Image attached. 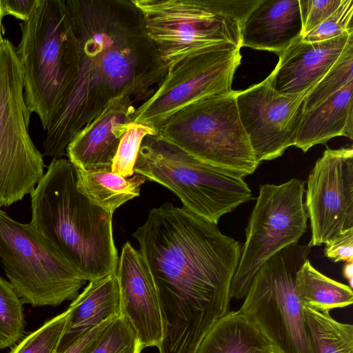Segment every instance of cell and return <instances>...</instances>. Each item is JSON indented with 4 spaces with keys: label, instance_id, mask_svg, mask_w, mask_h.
Segmentation results:
<instances>
[{
    "label": "cell",
    "instance_id": "cell-1",
    "mask_svg": "<svg viewBox=\"0 0 353 353\" xmlns=\"http://www.w3.org/2000/svg\"><path fill=\"white\" fill-rule=\"evenodd\" d=\"M132 235L158 295L163 330L159 353H196L229 312L239 241L171 203L152 209Z\"/></svg>",
    "mask_w": 353,
    "mask_h": 353
},
{
    "label": "cell",
    "instance_id": "cell-2",
    "mask_svg": "<svg viewBox=\"0 0 353 353\" xmlns=\"http://www.w3.org/2000/svg\"><path fill=\"white\" fill-rule=\"evenodd\" d=\"M79 43L72 82L48 127L44 154L66 156L73 138L117 99L138 107L168 68L149 38L132 0H66Z\"/></svg>",
    "mask_w": 353,
    "mask_h": 353
},
{
    "label": "cell",
    "instance_id": "cell-3",
    "mask_svg": "<svg viewBox=\"0 0 353 353\" xmlns=\"http://www.w3.org/2000/svg\"><path fill=\"white\" fill-rule=\"evenodd\" d=\"M30 197V223L86 281L117 272L112 214L78 190L68 159H52Z\"/></svg>",
    "mask_w": 353,
    "mask_h": 353
},
{
    "label": "cell",
    "instance_id": "cell-4",
    "mask_svg": "<svg viewBox=\"0 0 353 353\" xmlns=\"http://www.w3.org/2000/svg\"><path fill=\"white\" fill-rule=\"evenodd\" d=\"M20 27L21 39L15 51L24 99L47 130L72 82L79 54L66 1L38 0Z\"/></svg>",
    "mask_w": 353,
    "mask_h": 353
},
{
    "label": "cell",
    "instance_id": "cell-5",
    "mask_svg": "<svg viewBox=\"0 0 353 353\" xmlns=\"http://www.w3.org/2000/svg\"><path fill=\"white\" fill-rule=\"evenodd\" d=\"M134 171L167 188L184 208L216 225L223 215L252 199L244 177L203 162L157 134L143 139Z\"/></svg>",
    "mask_w": 353,
    "mask_h": 353
},
{
    "label": "cell",
    "instance_id": "cell-6",
    "mask_svg": "<svg viewBox=\"0 0 353 353\" xmlns=\"http://www.w3.org/2000/svg\"><path fill=\"white\" fill-rule=\"evenodd\" d=\"M237 90L206 97L170 115L157 135L196 159L243 177L259 163L241 123Z\"/></svg>",
    "mask_w": 353,
    "mask_h": 353
},
{
    "label": "cell",
    "instance_id": "cell-7",
    "mask_svg": "<svg viewBox=\"0 0 353 353\" xmlns=\"http://www.w3.org/2000/svg\"><path fill=\"white\" fill-rule=\"evenodd\" d=\"M310 248L294 243L269 259L253 277L239 310L276 353H315L296 290L297 272Z\"/></svg>",
    "mask_w": 353,
    "mask_h": 353
},
{
    "label": "cell",
    "instance_id": "cell-8",
    "mask_svg": "<svg viewBox=\"0 0 353 353\" xmlns=\"http://www.w3.org/2000/svg\"><path fill=\"white\" fill-rule=\"evenodd\" d=\"M146 32L169 68L185 58L225 42L241 48L235 0H132Z\"/></svg>",
    "mask_w": 353,
    "mask_h": 353
},
{
    "label": "cell",
    "instance_id": "cell-9",
    "mask_svg": "<svg viewBox=\"0 0 353 353\" xmlns=\"http://www.w3.org/2000/svg\"><path fill=\"white\" fill-rule=\"evenodd\" d=\"M0 259L23 303L58 305L74 300L86 281L33 225L0 208Z\"/></svg>",
    "mask_w": 353,
    "mask_h": 353
},
{
    "label": "cell",
    "instance_id": "cell-10",
    "mask_svg": "<svg viewBox=\"0 0 353 353\" xmlns=\"http://www.w3.org/2000/svg\"><path fill=\"white\" fill-rule=\"evenodd\" d=\"M31 110L12 43L0 41V208L30 194L44 174L43 155L29 134Z\"/></svg>",
    "mask_w": 353,
    "mask_h": 353
},
{
    "label": "cell",
    "instance_id": "cell-11",
    "mask_svg": "<svg viewBox=\"0 0 353 353\" xmlns=\"http://www.w3.org/2000/svg\"><path fill=\"white\" fill-rule=\"evenodd\" d=\"M304 192L305 181L298 179L280 185H260L232 280L230 299L244 298L261 267L283 248L298 243L306 232Z\"/></svg>",
    "mask_w": 353,
    "mask_h": 353
},
{
    "label": "cell",
    "instance_id": "cell-12",
    "mask_svg": "<svg viewBox=\"0 0 353 353\" xmlns=\"http://www.w3.org/2000/svg\"><path fill=\"white\" fill-rule=\"evenodd\" d=\"M241 48L230 42L212 46L168 68L152 97L139 105L133 122L154 128L183 107L206 97L232 90L241 63Z\"/></svg>",
    "mask_w": 353,
    "mask_h": 353
},
{
    "label": "cell",
    "instance_id": "cell-13",
    "mask_svg": "<svg viewBox=\"0 0 353 353\" xmlns=\"http://www.w3.org/2000/svg\"><path fill=\"white\" fill-rule=\"evenodd\" d=\"M304 203L310 221V248L353 229V149H327L311 170Z\"/></svg>",
    "mask_w": 353,
    "mask_h": 353
},
{
    "label": "cell",
    "instance_id": "cell-14",
    "mask_svg": "<svg viewBox=\"0 0 353 353\" xmlns=\"http://www.w3.org/2000/svg\"><path fill=\"white\" fill-rule=\"evenodd\" d=\"M313 85L301 92L284 94L275 90L267 77L237 90L239 117L259 163L278 158L294 145L304 100Z\"/></svg>",
    "mask_w": 353,
    "mask_h": 353
},
{
    "label": "cell",
    "instance_id": "cell-15",
    "mask_svg": "<svg viewBox=\"0 0 353 353\" xmlns=\"http://www.w3.org/2000/svg\"><path fill=\"white\" fill-rule=\"evenodd\" d=\"M116 273L122 315L134 331L142 349L158 348L163 330L157 292L142 254L129 241L122 247Z\"/></svg>",
    "mask_w": 353,
    "mask_h": 353
},
{
    "label": "cell",
    "instance_id": "cell-16",
    "mask_svg": "<svg viewBox=\"0 0 353 353\" xmlns=\"http://www.w3.org/2000/svg\"><path fill=\"white\" fill-rule=\"evenodd\" d=\"M137 108L129 98L111 103L68 144V160L84 171H111L121 139L133 121Z\"/></svg>",
    "mask_w": 353,
    "mask_h": 353
},
{
    "label": "cell",
    "instance_id": "cell-17",
    "mask_svg": "<svg viewBox=\"0 0 353 353\" xmlns=\"http://www.w3.org/2000/svg\"><path fill=\"white\" fill-rule=\"evenodd\" d=\"M353 31L325 41L306 42L299 38L279 55V61L268 77L279 92H301L320 79L343 51Z\"/></svg>",
    "mask_w": 353,
    "mask_h": 353
},
{
    "label": "cell",
    "instance_id": "cell-18",
    "mask_svg": "<svg viewBox=\"0 0 353 353\" xmlns=\"http://www.w3.org/2000/svg\"><path fill=\"white\" fill-rule=\"evenodd\" d=\"M302 37L299 0H259L241 28V46L280 55Z\"/></svg>",
    "mask_w": 353,
    "mask_h": 353
},
{
    "label": "cell",
    "instance_id": "cell-19",
    "mask_svg": "<svg viewBox=\"0 0 353 353\" xmlns=\"http://www.w3.org/2000/svg\"><path fill=\"white\" fill-rule=\"evenodd\" d=\"M57 352L68 348L94 327L122 315L117 273L91 281L72 302Z\"/></svg>",
    "mask_w": 353,
    "mask_h": 353
},
{
    "label": "cell",
    "instance_id": "cell-20",
    "mask_svg": "<svg viewBox=\"0 0 353 353\" xmlns=\"http://www.w3.org/2000/svg\"><path fill=\"white\" fill-rule=\"evenodd\" d=\"M353 81L304 112L294 146L304 152L339 136L353 139Z\"/></svg>",
    "mask_w": 353,
    "mask_h": 353
},
{
    "label": "cell",
    "instance_id": "cell-21",
    "mask_svg": "<svg viewBox=\"0 0 353 353\" xmlns=\"http://www.w3.org/2000/svg\"><path fill=\"white\" fill-rule=\"evenodd\" d=\"M272 345L240 312H228L205 336L196 353H272Z\"/></svg>",
    "mask_w": 353,
    "mask_h": 353
},
{
    "label": "cell",
    "instance_id": "cell-22",
    "mask_svg": "<svg viewBox=\"0 0 353 353\" xmlns=\"http://www.w3.org/2000/svg\"><path fill=\"white\" fill-rule=\"evenodd\" d=\"M76 170L78 190L112 214L123 203L139 196L141 186L147 180L137 173L128 178L112 171H84L77 168Z\"/></svg>",
    "mask_w": 353,
    "mask_h": 353
},
{
    "label": "cell",
    "instance_id": "cell-23",
    "mask_svg": "<svg viewBox=\"0 0 353 353\" xmlns=\"http://www.w3.org/2000/svg\"><path fill=\"white\" fill-rule=\"evenodd\" d=\"M296 290L301 305L315 310L330 311L350 305L353 302L352 289L319 272L309 259L296 274Z\"/></svg>",
    "mask_w": 353,
    "mask_h": 353
},
{
    "label": "cell",
    "instance_id": "cell-24",
    "mask_svg": "<svg viewBox=\"0 0 353 353\" xmlns=\"http://www.w3.org/2000/svg\"><path fill=\"white\" fill-rule=\"evenodd\" d=\"M315 353H353V325L334 319L330 311L303 307Z\"/></svg>",
    "mask_w": 353,
    "mask_h": 353
},
{
    "label": "cell",
    "instance_id": "cell-25",
    "mask_svg": "<svg viewBox=\"0 0 353 353\" xmlns=\"http://www.w3.org/2000/svg\"><path fill=\"white\" fill-rule=\"evenodd\" d=\"M350 81H353V36L339 59L307 94L305 111L330 97Z\"/></svg>",
    "mask_w": 353,
    "mask_h": 353
},
{
    "label": "cell",
    "instance_id": "cell-26",
    "mask_svg": "<svg viewBox=\"0 0 353 353\" xmlns=\"http://www.w3.org/2000/svg\"><path fill=\"white\" fill-rule=\"evenodd\" d=\"M24 328L23 302L10 283L0 276V350L18 342Z\"/></svg>",
    "mask_w": 353,
    "mask_h": 353
},
{
    "label": "cell",
    "instance_id": "cell-27",
    "mask_svg": "<svg viewBox=\"0 0 353 353\" xmlns=\"http://www.w3.org/2000/svg\"><path fill=\"white\" fill-rule=\"evenodd\" d=\"M142 350L129 322L121 315L108 323L87 353H141Z\"/></svg>",
    "mask_w": 353,
    "mask_h": 353
},
{
    "label": "cell",
    "instance_id": "cell-28",
    "mask_svg": "<svg viewBox=\"0 0 353 353\" xmlns=\"http://www.w3.org/2000/svg\"><path fill=\"white\" fill-rule=\"evenodd\" d=\"M69 309L27 335L10 353H56L63 335Z\"/></svg>",
    "mask_w": 353,
    "mask_h": 353
},
{
    "label": "cell",
    "instance_id": "cell-29",
    "mask_svg": "<svg viewBox=\"0 0 353 353\" xmlns=\"http://www.w3.org/2000/svg\"><path fill=\"white\" fill-rule=\"evenodd\" d=\"M156 134L157 130L154 128L132 121L121 139L112 161L111 171L124 177L132 176L143 139L147 135Z\"/></svg>",
    "mask_w": 353,
    "mask_h": 353
},
{
    "label": "cell",
    "instance_id": "cell-30",
    "mask_svg": "<svg viewBox=\"0 0 353 353\" xmlns=\"http://www.w3.org/2000/svg\"><path fill=\"white\" fill-rule=\"evenodd\" d=\"M353 0H343L340 6L323 22L302 37L306 42H317L335 38L353 31Z\"/></svg>",
    "mask_w": 353,
    "mask_h": 353
},
{
    "label": "cell",
    "instance_id": "cell-31",
    "mask_svg": "<svg viewBox=\"0 0 353 353\" xmlns=\"http://www.w3.org/2000/svg\"><path fill=\"white\" fill-rule=\"evenodd\" d=\"M343 1L299 0L302 20V37L329 17Z\"/></svg>",
    "mask_w": 353,
    "mask_h": 353
},
{
    "label": "cell",
    "instance_id": "cell-32",
    "mask_svg": "<svg viewBox=\"0 0 353 353\" xmlns=\"http://www.w3.org/2000/svg\"><path fill=\"white\" fill-rule=\"evenodd\" d=\"M325 245V254L334 262L353 261V229L342 234Z\"/></svg>",
    "mask_w": 353,
    "mask_h": 353
},
{
    "label": "cell",
    "instance_id": "cell-33",
    "mask_svg": "<svg viewBox=\"0 0 353 353\" xmlns=\"http://www.w3.org/2000/svg\"><path fill=\"white\" fill-rule=\"evenodd\" d=\"M38 3V0H0L3 17L12 15L26 21L29 19Z\"/></svg>",
    "mask_w": 353,
    "mask_h": 353
},
{
    "label": "cell",
    "instance_id": "cell-34",
    "mask_svg": "<svg viewBox=\"0 0 353 353\" xmlns=\"http://www.w3.org/2000/svg\"><path fill=\"white\" fill-rule=\"evenodd\" d=\"M112 319L107 320L86 333L83 337L72 343L62 352L56 353H87L105 327Z\"/></svg>",
    "mask_w": 353,
    "mask_h": 353
},
{
    "label": "cell",
    "instance_id": "cell-35",
    "mask_svg": "<svg viewBox=\"0 0 353 353\" xmlns=\"http://www.w3.org/2000/svg\"><path fill=\"white\" fill-rule=\"evenodd\" d=\"M343 274L347 280L349 286L352 289L353 287V261L345 262L343 269Z\"/></svg>",
    "mask_w": 353,
    "mask_h": 353
},
{
    "label": "cell",
    "instance_id": "cell-36",
    "mask_svg": "<svg viewBox=\"0 0 353 353\" xmlns=\"http://www.w3.org/2000/svg\"><path fill=\"white\" fill-rule=\"evenodd\" d=\"M3 15H2V13H1V5H0V41L3 39V37H2V34H3V26H2V19H3Z\"/></svg>",
    "mask_w": 353,
    "mask_h": 353
},
{
    "label": "cell",
    "instance_id": "cell-37",
    "mask_svg": "<svg viewBox=\"0 0 353 353\" xmlns=\"http://www.w3.org/2000/svg\"><path fill=\"white\" fill-rule=\"evenodd\" d=\"M272 353H276V352H272Z\"/></svg>",
    "mask_w": 353,
    "mask_h": 353
}]
</instances>
